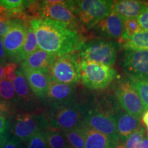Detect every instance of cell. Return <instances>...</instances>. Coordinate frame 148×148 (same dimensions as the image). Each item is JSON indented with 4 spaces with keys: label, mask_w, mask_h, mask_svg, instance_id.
<instances>
[{
    "label": "cell",
    "mask_w": 148,
    "mask_h": 148,
    "mask_svg": "<svg viewBox=\"0 0 148 148\" xmlns=\"http://www.w3.org/2000/svg\"><path fill=\"white\" fill-rule=\"evenodd\" d=\"M34 29L39 49L61 56L80 50L86 42L81 32L64 24L47 18H34L29 21Z\"/></svg>",
    "instance_id": "6da1fadb"
},
{
    "label": "cell",
    "mask_w": 148,
    "mask_h": 148,
    "mask_svg": "<svg viewBox=\"0 0 148 148\" xmlns=\"http://www.w3.org/2000/svg\"><path fill=\"white\" fill-rule=\"evenodd\" d=\"M79 109L83 121L90 128L95 130L119 142L116 127V115L121 110L112 96L101 97L99 100L80 104Z\"/></svg>",
    "instance_id": "7a4b0ae2"
},
{
    "label": "cell",
    "mask_w": 148,
    "mask_h": 148,
    "mask_svg": "<svg viewBox=\"0 0 148 148\" xmlns=\"http://www.w3.org/2000/svg\"><path fill=\"white\" fill-rule=\"evenodd\" d=\"M119 47V42L103 38L86 41L79 50L80 60L111 66L115 63Z\"/></svg>",
    "instance_id": "3957f363"
},
{
    "label": "cell",
    "mask_w": 148,
    "mask_h": 148,
    "mask_svg": "<svg viewBox=\"0 0 148 148\" xmlns=\"http://www.w3.org/2000/svg\"><path fill=\"white\" fill-rule=\"evenodd\" d=\"M75 13L82 32L91 29L112 12L113 1L80 0L73 1Z\"/></svg>",
    "instance_id": "277c9868"
},
{
    "label": "cell",
    "mask_w": 148,
    "mask_h": 148,
    "mask_svg": "<svg viewBox=\"0 0 148 148\" xmlns=\"http://www.w3.org/2000/svg\"><path fill=\"white\" fill-rule=\"evenodd\" d=\"M45 116L49 128L61 132L80 127L84 124L78 102L63 105L49 104Z\"/></svg>",
    "instance_id": "5b68a950"
},
{
    "label": "cell",
    "mask_w": 148,
    "mask_h": 148,
    "mask_svg": "<svg viewBox=\"0 0 148 148\" xmlns=\"http://www.w3.org/2000/svg\"><path fill=\"white\" fill-rule=\"evenodd\" d=\"M80 80L85 87L100 90L108 87L116 78V71L111 66L80 60Z\"/></svg>",
    "instance_id": "8992f818"
},
{
    "label": "cell",
    "mask_w": 148,
    "mask_h": 148,
    "mask_svg": "<svg viewBox=\"0 0 148 148\" xmlns=\"http://www.w3.org/2000/svg\"><path fill=\"white\" fill-rule=\"evenodd\" d=\"M40 18L59 22L82 33L73 1H41Z\"/></svg>",
    "instance_id": "52a82bcc"
},
{
    "label": "cell",
    "mask_w": 148,
    "mask_h": 148,
    "mask_svg": "<svg viewBox=\"0 0 148 148\" xmlns=\"http://www.w3.org/2000/svg\"><path fill=\"white\" fill-rule=\"evenodd\" d=\"M49 128V122L45 114L23 112L14 117L11 132L22 143H27L36 132Z\"/></svg>",
    "instance_id": "ba28073f"
},
{
    "label": "cell",
    "mask_w": 148,
    "mask_h": 148,
    "mask_svg": "<svg viewBox=\"0 0 148 148\" xmlns=\"http://www.w3.org/2000/svg\"><path fill=\"white\" fill-rule=\"evenodd\" d=\"M79 54L77 51L58 56L49 70L52 81L68 84H75L80 80Z\"/></svg>",
    "instance_id": "9c48e42d"
},
{
    "label": "cell",
    "mask_w": 148,
    "mask_h": 148,
    "mask_svg": "<svg viewBox=\"0 0 148 148\" xmlns=\"http://www.w3.org/2000/svg\"><path fill=\"white\" fill-rule=\"evenodd\" d=\"M115 98L122 110L136 117H142L144 112L143 104L129 79L121 80L115 88Z\"/></svg>",
    "instance_id": "30bf717a"
},
{
    "label": "cell",
    "mask_w": 148,
    "mask_h": 148,
    "mask_svg": "<svg viewBox=\"0 0 148 148\" xmlns=\"http://www.w3.org/2000/svg\"><path fill=\"white\" fill-rule=\"evenodd\" d=\"M29 23L16 19L2 40L7 56V62L16 63L18 53L23 47Z\"/></svg>",
    "instance_id": "8fae6325"
},
{
    "label": "cell",
    "mask_w": 148,
    "mask_h": 148,
    "mask_svg": "<svg viewBox=\"0 0 148 148\" xmlns=\"http://www.w3.org/2000/svg\"><path fill=\"white\" fill-rule=\"evenodd\" d=\"M121 66L129 77L148 79V51L125 50Z\"/></svg>",
    "instance_id": "7c38bea8"
},
{
    "label": "cell",
    "mask_w": 148,
    "mask_h": 148,
    "mask_svg": "<svg viewBox=\"0 0 148 148\" xmlns=\"http://www.w3.org/2000/svg\"><path fill=\"white\" fill-rule=\"evenodd\" d=\"M16 77L12 82L15 92L14 106L23 112H32L36 108V98L32 93L23 73L19 69L16 70Z\"/></svg>",
    "instance_id": "4fadbf2b"
},
{
    "label": "cell",
    "mask_w": 148,
    "mask_h": 148,
    "mask_svg": "<svg viewBox=\"0 0 148 148\" xmlns=\"http://www.w3.org/2000/svg\"><path fill=\"white\" fill-rule=\"evenodd\" d=\"M97 36L103 39H119L124 30V20L111 12L92 28Z\"/></svg>",
    "instance_id": "5bb4252c"
},
{
    "label": "cell",
    "mask_w": 148,
    "mask_h": 148,
    "mask_svg": "<svg viewBox=\"0 0 148 148\" xmlns=\"http://www.w3.org/2000/svg\"><path fill=\"white\" fill-rule=\"evenodd\" d=\"M45 97L49 104L63 105L77 102L76 86L51 80Z\"/></svg>",
    "instance_id": "9a60e30c"
},
{
    "label": "cell",
    "mask_w": 148,
    "mask_h": 148,
    "mask_svg": "<svg viewBox=\"0 0 148 148\" xmlns=\"http://www.w3.org/2000/svg\"><path fill=\"white\" fill-rule=\"evenodd\" d=\"M19 70L23 73L33 94L37 97L45 98L51 82L48 73L27 69L21 66Z\"/></svg>",
    "instance_id": "2e32d148"
},
{
    "label": "cell",
    "mask_w": 148,
    "mask_h": 148,
    "mask_svg": "<svg viewBox=\"0 0 148 148\" xmlns=\"http://www.w3.org/2000/svg\"><path fill=\"white\" fill-rule=\"evenodd\" d=\"M115 119L116 132L121 144L124 143L129 136L140 126L139 118L121 110L116 114Z\"/></svg>",
    "instance_id": "e0dca14e"
},
{
    "label": "cell",
    "mask_w": 148,
    "mask_h": 148,
    "mask_svg": "<svg viewBox=\"0 0 148 148\" xmlns=\"http://www.w3.org/2000/svg\"><path fill=\"white\" fill-rule=\"evenodd\" d=\"M148 6L147 3L136 0H119L113 1L112 12L118 14L123 20L137 18Z\"/></svg>",
    "instance_id": "ac0fdd59"
},
{
    "label": "cell",
    "mask_w": 148,
    "mask_h": 148,
    "mask_svg": "<svg viewBox=\"0 0 148 148\" xmlns=\"http://www.w3.org/2000/svg\"><path fill=\"white\" fill-rule=\"evenodd\" d=\"M58 56L38 49L22 62L21 66L27 69L43 71L49 74V70Z\"/></svg>",
    "instance_id": "d6986e66"
},
{
    "label": "cell",
    "mask_w": 148,
    "mask_h": 148,
    "mask_svg": "<svg viewBox=\"0 0 148 148\" xmlns=\"http://www.w3.org/2000/svg\"><path fill=\"white\" fill-rule=\"evenodd\" d=\"M85 148H119L121 145L110 136L90 128L84 123Z\"/></svg>",
    "instance_id": "ffe728a7"
},
{
    "label": "cell",
    "mask_w": 148,
    "mask_h": 148,
    "mask_svg": "<svg viewBox=\"0 0 148 148\" xmlns=\"http://www.w3.org/2000/svg\"><path fill=\"white\" fill-rule=\"evenodd\" d=\"M39 49L37 42L36 34H35L34 29L30 25H28L26 37L24 42L23 47L18 53L16 60V63H22L29 55H31L34 51Z\"/></svg>",
    "instance_id": "44dd1931"
},
{
    "label": "cell",
    "mask_w": 148,
    "mask_h": 148,
    "mask_svg": "<svg viewBox=\"0 0 148 148\" xmlns=\"http://www.w3.org/2000/svg\"><path fill=\"white\" fill-rule=\"evenodd\" d=\"M122 47L125 50L148 51V32L140 30L135 33L123 42Z\"/></svg>",
    "instance_id": "7402d4cb"
},
{
    "label": "cell",
    "mask_w": 148,
    "mask_h": 148,
    "mask_svg": "<svg viewBox=\"0 0 148 148\" xmlns=\"http://www.w3.org/2000/svg\"><path fill=\"white\" fill-rule=\"evenodd\" d=\"M44 135L48 148H64L67 144L63 132L49 128L44 131Z\"/></svg>",
    "instance_id": "603a6c76"
},
{
    "label": "cell",
    "mask_w": 148,
    "mask_h": 148,
    "mask_svg": "<svg viewBox=\"0 0 148 148\" xmlns=\"http://www.w3.org/2000/svg\"><path fill=\"white\" fill-rule=\"evenodd\" d=\"M84 124L80 127L62 132L67 143L74 148H85V134L83 130Z\"/></svg>",
    "instance_id": "cb8c5ba5"
},
{
    "label": "cell",
    "mask_w": 148,
    "mask_h": 148,
    "mask_svg": "<svg viewBox=\"0 0 148 148\" xmlns=\"http://www.w3.org/2000/svg\"><path fill=\"white\" fill-rule=\"evenodd\" d=\"M130 82L139 96L145 111L148 110V79L129 77Z\"/></svg>",
    "instance_id": "d4e9b609"
},
{
    "label": "cell",
    "mask_w": 148,
    "mask_h": 148,
    "mask_svg": "<svg viewBox=\"0 0 148 148\" xmlns=\"http://www.w3.org/2000/svg\"><path fill=\"white\" fill-rule=\"evenodd\" d=\"M145 134V129L142 125L133 132L123 144L119 146V148H140L142 140Z\"/></svg>",
    "instance_id": "484cf974"
},
{
    "label": "cell",
    "mask_w": 148,
    "mask_h": 148,
    "mask_svg": "<svg viewBox=\"0 0 148 148\" xmlns=\"http://www.w3.org/2000/svg\"><path fill=\"white\" fill-rule=\"evenodd\" d=\"M15 92L12 82L3 78L0 82V100L14 105Z\"/></svg>",
    "instance_id": "4316f807"
},
{
    "label": "cell",
    "mask_w": 148,
    "mask_h": 148,
    "mask_svg": "<svg viewBox=\"0 0 148 148\" xmlns=\"http://www.w3.org/2000/svg\"><path fill=\"white\" fill-rule=\"evenodd\" d=\"M140 30L141 29L138 25L136 18L124 20V30L120 40L123 43L127 41L133 34Z\"/></svg>",
    "instance_id": "83f0119b"
},
{
    "label": "cell",
    "mask_w": 148,
    "mask_h": 148,
    "mask_svg": "<svg viewBox=\"0 0 148 148\" xmlns=\"http://www.w3.org/2000/svg\"><path fill=\"white\" fill-rule=\"evenodd\" d=\"M26 148H48L44 131L36 132L27 143Z\"/></svg>",
    "instance_id": "f1b7e54d"
},
{
    "label": "cell",
    "mask_w": 148,
    "mask_h": 148,
    "mask_svg": "<svg viewBox=\"0 0 148 148\" xmlns=\"http://www.w3.org/2000/svg\"><path fill=\"white\" fill-rule=\"evenodd\" d=\"M16 18H12L0 9V37L6 34L13 25Z\"/></svg>",
    "instance_id": "f546056e"
},
{
    "label": "cell",
    "mask_w": 148,
    "mask_h": 148,
    "mask_svg": "<svg viewBox=\"0 0 148 148\" xmlns=\"http://www.w3.org/2000/svg\"><path fill=\"white\" fill-rule=\"evenodd\" d=\"M17 64L14 62H7L3 66V78L12 82L16 77Z\"/></svg>",
    "instance_id": "4dcf8cb0"
},
{
    "label": "cell",
    "mask_w": 148,
    "mask_h": 148,
    "mask_svg": "<svg viewBox=\"0 0 148 148\" xmlns=\"http://www.w3.org/2000/svg\"><path fill=\"white\" fill-rule=\"evenodd\" d=\"M15 108L12 103L0 100V116L10 117L15 112Z\"/></svg>",
    "instance_id": "1f68e13d"
},
{
    "label": "cell",
    "mask_w": 148,
    "mask_h": 148,
    "mask_svg": "<svg viewBox=\"0 0 148 148\" xmlns=\"http://www.w3.org/2000/svg\"><path fill=\"white\" fill-rule=\"evenodd\" d=\"M136 19L141 30L148 32V6L139 14Z\"/></svg>",
    "instance_id": "d6a6232c"
},
{
    "label": "cell",
    "mask_w": 148,
    "mask_h": 148,
    "mask_svg": "<svg viewBox=\"0 0 148 148\" xmlns=\"http://www.w3.org/2000/svg\"><path fill=\"white\" fill-rule=\"evenodd\" d=\"M3 148H23L22 142L15 136H12L9 138Z\"/></svg>",
    "instance_id": "836d02e7"
},
{
    "label": "cell",
    "mask_w": 148,
    "mask_h": 148,
    "mask_svg": "<svg viewBox=\"0 0 148 148\" xmlns=\"http://www.w3.org/2000/svg\"><path fill=\"white\" fill-rule=\"evenodd\" d=\"M10 128V121L8 118L3 116H0V133L8 132Z\"/></svg>",
    "instance_id": "e575fe53"
},
{
    "label": "cell",
    "mask_w": 148,
    "mask_h": 148,
    "mask_svg": "<svg viewBox=\"0 0 148 148\" xmlns=\"http://www.w3.org/2000/svg\"><path fill=\"white\" fill-rule=\"evenodd\" d=\"M7 63V56L4 46L3 44L2 38L0 37V64L4 66Z\"/></svg>",
    "instance_id": "d590c367"
},
{
    "label": "cell",
    "mask_w": 148,
    "mask_h": 148,
    "mask_svg": "<svg viewBox=\"0 0 148 148\" xmlns=\"http://www.w3.org/2000/svg\"><path fill=\"white\" fill-rule=\"evenodd\" d=\"M9 139V132L0 133V148H3Z\"/></svg>",
    "instance_id": "8d00e7d4"
},
{
    "label": "cell",
    "mask_w": 148,
    "mask_h": 148,
    "mask_svg": "<svg viewBox=\"0 0 148 148\" xmlns=\"http://www.w3.org/2000/svg\"><path fill=\"white\" fill-rule=\"evenodd\" d=\"M142 120H143L144 124L146 125V127L148 129V110L145 111V112L142 115Z\"/></svg>",
    "instance_id": "74e56055"
},
{
    "label": "cell",
    "mask_w": 148,
    "mask_h": 148,
    "mask_svg": "<svg viewBox=\"0 0 148 148\" xmlns=\"http://www.w3.org/2000/svg\"><path fill=\"white\" fill-rule=\"evenodd\" d=\"M140 148H148V136H145L143 140H142L141 144L140 145Z\"/></svg>",
    "instance_id": "f35d334b"
},
{
    "label": "cell",
    "mask_w": 148,
    "mask_h": 148,
    "mask_svg": "<svg viewBox=\"0 0 148 148\" xmlns=\"http://www.w3.org/2000/svg\"><path fill=\"white\" fill-rule=\"evenodd\" d=\"M3 79V66L0 64V82Z\"/></svg>",
    "instance_id": "ab89813d"
},
{
    "label": "cell",
    "mask_w": 148,
    "mask_h": 148,
    "mask_svg": "<svg viewBox=\"0 0 148 148\" xmlns=\"http://www.w3.org/2000/svg\"><path fill=\"white\" fill-rule=\"evenodd\" d=\"M64 148H74V147H72V146H71L70 145H69V144H66V145L65 146V147H64Z\"/></svg>",
    "instance_id": "60d3db41"
},
{
    "label": "cell",
    "mask_w": 148,
    "mask_h": 148,
    "mask_svg": "<svg viewBox=\"0 0 148 148\" xmlns=\"http://www.w3.org/2000/svg\"><path fill=\"white\" fill-rule=\"evenodd\" d=\"M147 136H148V129H147Z\"/></svg>",
    "instance_id": "b9f144b4"
}]
</instances>
